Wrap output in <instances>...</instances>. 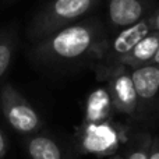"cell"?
Returning <instances> with one entry per match:
<instances>
[{"mask_svg":"<svg viewBox=\"0 0 159 159\" xmlns=\"http://www.w3.org/2000/svg\"><path fill=\"white\" fill-rule=\"evenodd\" d=\"M106 36L103 22L89 17L32 43L28 59L35 67L48 73L74 71L91 66Z\"/></svg>","mask_w":159,"mask_h":159,"instance_id":"6da1fadb","label":"cell"},{"mask_svg":"<svg viewBox=\"0 0 159 159\" xmlns=\"http://www.w3.org/2000/svg\"><path fill=\"white\" fill-rule=\"evenodd\" d=\"M101 0H48L27 27L30 43H36L56 31L89 18Z\"/></svg>","mask_w":159,"mask_h":159,"instance_id":"7a4b0ae2","label":"cell"},{"mask_svg":"<svg viewBox=\"0 0 159 159\" xmlns=\"http://www.w3.org/2000/svg\"><path fill=\"white\" fill-rule=\"evenodd\" d=\"M149 32H152V30L149 25V17H147L138 24L117 31L112 36H106L91 63L98 80L107 81L110 75L124 67V61L133 48Z\"/></svg>","mask_w":159,"mask_h":159,"instance_id":"3957f363","label":"cell"},{"mask_svg":"<svg viewBox=\"0 0 159 159\" xmlns=\"http://www.w3.org/2000/svg\"><path fill=\"white\" fill-rule=\"evenodd\" d=\"M0 110L8 126L24 137L36 134L43 129V120L38 110L10 82L0 88Z\"/></svg>","mask_w":159,"mask_h":159,"instance_id":"277c9868","label":"cell"},{"mask_svg":"<svg viewBox=\"0 0 159 159\" xmlns=\"http://www.w3.org/2000/svg\"><path fill=\"white\" fill-rule=\"evenodd\" d=\"M123 134L110 120L102 123H82L77 134V145L82 154L109 157L115 155Z\"/></svg>","mask_w":159,"mask_h":159,"instance_id":"5b68a950","label":"cell"},{"mask_svg":"<svg viewBox=\"0 0 159 159\" xmlns=\"http://www.w3.org/2000/svg\"><path fill=\"white\" fill-rule=\"evenodd\" d=\"M155 8L154 0H107V24L117 32L145 20Z\"/></svg>","mask_w":159,"mask_h":159,"instance_id":"8992f818","label":"cell"},{"mask_svg":"<svg viewBox=\"0 0 159 159\" xmlns=\"http://www.w3.org/2000/svg\"><path fill=\"white\" fill-rule=\"evenodd\" d=\"M107 91L116 112L126 116H140V102L131 80L130 69L121 67L107 80Z\"/></svg>","mask_w":159,"mask_h":159,"instance_id":"52a82bcc","label":"cell"},{"mask_svg":"<svg viewBox=\"0 0 159 159\" xmlns=\"http://www.w3.org/2000/svg\"><path fill=\"white\" fill-rule=\"evenodd\" d=\"M130 73L140 102L141 115L159 101V66L145 64L137 69H130Z\"/></svg>","mask_w":159,"mask_h":159,"instance_id":"ba28073f","label":"cell"},{"mask_svg":"<svg viewBox=\"0 0 159 159\" xmlns=\"http://www.w3.org/2000/svg\"><path fill=\"white\" fill-rule=\"evenodd\" d=\"M24 147L30 159H74L71 149L49 133L39 131L28 135Z\"/></svg>","mask_w":159,"mask_h":159,"instance_id":"9c48e42d","label":"cell"},{"mask_svg":"<svg viewBox=\"0 0 159 159\" xmlns=\"http://www.w3.org/2000/svg\"><path fill=\"white\" fill-rule=\"evenodd\" d=\"M112 110L113 106L107 88H98L92 91L87 99L82 123H102L110 120Z\"/></svg>","mask_w":159,"mask_h":159,"instance_id":"30bf717a","label":"cell"},{"mask_svg":"<svg viewBox=\"0 0 159 159\" xmlns=\"http://www.w3.org/2000/svg\"><path fill=\"white\" fill-rule=\"evenodd\" d=\"M159 48V32H149L145 35L130 52L124 61V67L127 69H137V67L151 64Z\"/></svg>","mask_w":159,"mask_h":159,"instance_id":"8fae6325","label":"cell"},{"mask_svg":"<svg viewBox=\"0 0 159 159\" xmlns=\"http://www.w3.org/2000/svg\"><path fill=\"white\" fill-rule=\"evenodd\" d=\"M18 46V31L16 25L0 28V82L10 71Z\"/></svg>","mask_w":159,"mask_h":159,"instance_id":"7c38bea8","label":"cell"},{"mask_svg":"<svg viewBox=\"0 0 159 159\" xmlns=\"http://www.w3.org/2000/svg\"><path fill=\"white\" fill-rule=\"evenodd\" d=\"M152 137L148 133H138L131 138L124 159H149Z\"/></svg>","mask_w":159,"mask_h":159,"instance_id":"4fadbf2b","label":"cell"},{"mask_svg":"<svg viewBox=\"0 0 159 159\" xmlns=\"http://www.w3.org/2000/svg\"><path fill=\"white\" fill-rule=\"evenodd\" d=\"M149 25H151L152 31L159 32V6L152 11L151 16H149Z\"/></svg>","mask_w":159,"mask_h":159,"instance_id":"5bb4252c","label":"cell"},{"mask_svg":"<svg viewBox=\"0 0 159 159\" xmlns=\"http://www.w3.org/2000/svg\"><path fill=\"white\" fill-rule=\"evenodd\" d=\"M149 159H159V137L152 138L151 151H149Z\"/></svg>","mask_w":159,"mask_h":159,"instance_id":"9a60e30c","label":"cell"},{"mask_svg":"<svg viewBox=\"0 0 159 159\" xmlns=\"http://www.w3.org/2000/svg\"><path fill=\"white\" fill-rule=\"evenodd\" d=\"M6 154H7V138L0 129V159H4Z\"/></svg>","mask_w":159,"mask_h":159,"instance_id":"2e32d148","label":"cell"},{"mask_svg":"<svg viewBox=\"0 0 159 159\" xmlns=\"http://www.w3.org/2000/svg\"><path fill=\"white\" fill-rule=\"evenodd\" d=\"M16 2H18V0H0V4L2 6H11Z\"/></svg>","mask_w":159,"mask_h":159,"instance_id":"e0dca14e","label":"cell"},{"mask_svg":"<svg viewBox=\"0 0 159 159\" xmlns=\"http://www.w3.org/2000/svg\"><path fill=\"white\" fill-rule=\"evenodd\" d=\"M151 64H157V66H159V48H158V52H157V55H155V57H154V60H152Z\"/></svg>","mask_w":159,"mask_h":159,"instance_id":"ac0fdd59","label":"cell"},{"mask_svg":"<svg viewBox=\"0 0 159 159\" xmlns=\"http://www.w3.org/2000/svg\"><path fill=\"white\" fill-rule=\"evenodd\" d=\"M112 159H124V157H121V155H112Z\"/></svg>","mask_w":159,"mask_h":159,"instance_id":"d6986e66","label":"cell"}]
</instances>
